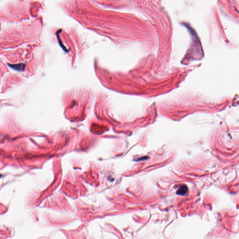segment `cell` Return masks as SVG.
<instances>
[{"label": "cell", "instance_id": "obj_3", "mask_svg": "<svg viewBox=\"0 0 239 239\" xmlns=\"http://www.w3.org/2000/svg\"><path fill=\"white\" fill-rule=\"evenodd\" d=\"M2 175L0 174V178H2Z\"/></svg>", "mask_w": 239, "mask_h": 239}, {"label": "cell", "instance_id": "obj_2", "mask_svg": "<svg viewBox=\"0 0 239 239\" xmlns=\"http://www.w3.org/2000/svg\"><path fill=\"white\" fill-rule=\"evenodd\" d=\"M10 66L13 69L17 70V71H23L25 68V65L23 64H16V65H11Z\"/></svg>", "mask_w": 239, "mask_h": 239}, {"label": "cell", "instance_id": "obj_1", "mask_svg": "<svg viewBox=\"0 0 239 239\" xmlns=\"http://www.w3.org/2000/svg\"><path fill=\"white\" fill-rule=\"evenodd\" d=\"M188 191V190L187 186L186 185H183L180 186L178 190V191H177V194L179 195L183 196L186 194Z\"/></svg>", "mask_w": 239, "mask_h": 239}]
</instances>
